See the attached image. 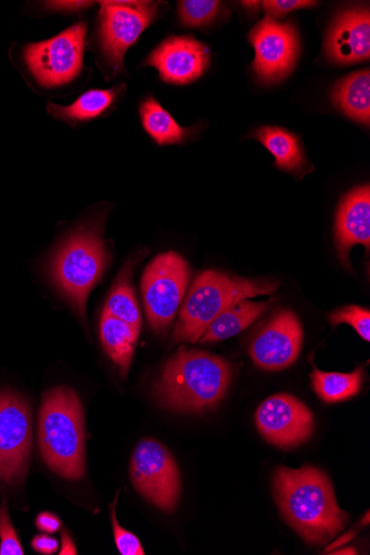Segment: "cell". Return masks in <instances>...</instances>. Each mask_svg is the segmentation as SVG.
<instances>
[{"mask_svg":"<svg viewBox=\"0 0 370 555\" xmlns=\"http://www.w3.org/2000/svg\"><path fill=\"white\" fill-rule=\"evenodd\" d=\"M279 508L286 522L309 544H327L349 521L330 478L320 469L280 467L275 475Z\"/></svg>","mask_w":370,"mask_h":555,"instance_id":"cell-1","label":"cell"},{"mask_svg":"<svg viewBox=\"0 0 370 555\" xmlns=\"http://www.w3.org/2000/svg\"><path fill=\"white\" fill-rule=\"evenodd\" d=\"M232 379V366L208 352L181 347L154 385L153 396L166 410L201 414L215 409Z\"/></svg>","mask_w":370,"mask_h":555,"instance_id":"cell-2","label":"cell"},{"mask_svg":"<svg viewBox=\"0 0 370 555\" xmlns=\"http://www.w3.org/2000/svg\"><path fill=\"white\" fill-rule=\"evenodd\" d=\"M38 435L41 456L52 472L69 480L84 477V411L73 389L59 387L43 395Z\"/></svg>","mask_w":370,"mask_h":555,"instance_id":"cell-3","label":"cell"},{"mask_svg":"<svg viewBox=\"0 0 370 555\" xmlns=\"http://www.w3.org/2000/svg\"><path fill=\"white\" fill-rule=\"evenodd\" d=\"M278 287L276 281L235 278L213 270L203 272L194 281L183 302L174 343H197L209 324L235 302L259 295H272Z\"/></svg>","mask_w":370,"mask_h":555,"instance_id":"cell-4","label":"cell"},{"mask_svg":"<svg viewBox=\"0 0 370 555\" xmlns=\"http://www.w3.org/2000/svg\"><path fill=\"white\" fill-rule=\"evenodd\" d=\"M107 263V248L91 228L75 231L52 260V279L82 319L88 296Z\"/></svg>","mask_w":370,"mask_h":555,"instance_id":"cell-5","label":"cell"},{"mask_svg":"<svg viewBox=\"0 0 370 555\" xmlns=\"http://www.w3.org/2000/svg\"><path fill=\"white\" fill-rule=\"evenodd\" d=\"M190 281V269L176 251L157 256L145 269L141 289L146 318L155 332L175 319Z\"/></svg>","mask_w":370,"mask_h":555,"instance_id":"cell-6","label":"cell"},{"mask_svg":"<svg viewBox=\"0 0 370 555\" xmlns=\"http://www.w3.org/2000/svg\"><path fill=\"white\" fill-rule=\"evenodd\" d=\"M130 477L138 492L156 508L173 514L179 502L181 479L169 450L153 439L137 446L130 464Z\"/></svg>","mask_w":370,"mask_h":555,"instance_id":"cell-7","label":"cell"},{"mask_svg":"<svg viewBox=\"0 0 370 555\" xmlns=\"http://www.w3.org/2000/svg\"><path fill=\"white\" fill-rule=\"evenodd\" d=\"M87 25L77 24L46 41L28 44L25 60L44 87H60L74 80L82 68Z\"/></svg>","mask_w":370,"mask_h":555,"instance_id":"cell-8","label":"cell"},{"mask_svg":"<svg viewBox=\"0 0 370 555\" xmlns=\"http://www.w3.org/2000/svg\"><path fill=\"white\" fill-rule=\"evenodd\" d=\"M100 43L107 66L124 70L127 50L152 24L157 12L153 2H100Z\"/></svg>","mask_w":370,"mask_h":555,"instance_id":"cell-9","label":"cell"},{"mask_svg":"<svg viewBox=\"0 0 370 555\" xmlns=\"http://www.w3.org/2000/svg\"><path fill=\"white\" fill-rule=\"evenodd\" d=\"M31 449V417L26 401L0 390V480L18 483L25 476Z\"/></svg>","mask_w":370,"mask_h":555,"instance_id":"cell-10","label":"cell"},{"mask_svg":"<svg viewBox=\"0 0 370 555\" xmlns=\"http://www.w3.org/2000/svg\"><path fill=\"white\" fill-rule=\"evenodd\" d=\"M250 40L255 49L253 69L263 81L282 80L293 70L299 40L292 23L267 16L252 29Z\"/></svg>","mask_w":370,"mask_h":555,"instance_id":"cell-11","label":"cell"},{"mask_svg":"<svg viewBox=\"0 0 370 555\" xmlns=\"http://www.w3.org/2000/svg\"><path fill=\"white\" fill-rule=\"evenodd\" d=\"M256 427L270 443L292 449L305 442L312 434V413L305 403L288 393L268 398L258 408Z\"/></svg>","mask_w":370,"mask_h":555,"instance_id":"cell-12","label":"cell"},{"mask_svg":"<svg viewBox=\"0 0 370 555\" xmlns=\"http://www.w3.org/2000/svg\"><path fill=\"white\" fill-rule=\"evenodd\" d=\"M303 327L294 312L277 313L253 339L250 356L254 364L268 372L292 366L301 354Z\"/></svg>","mask_w":370,"mask_h":555,"instance_id":"cell-13","label":"cell"},{"mask_svg":"<svg viewBox=\"0 0 370 555\" xmlns=\"http://www.w3.org/2000/svg\"><path fill=\"white\" fill-rule=\"evenodd\" d=\"M209 63L208 48L191 37H171L146 61L166 82L187 85L200 78Z\"/></svg>","mask_w":370,"mask_h":555,"instance_id":"cell-14","label":"cell"},{"mask_svg":"<svg viewBox=\"0 0 370 555\" xmlns=\"http://www.w3.org/2000/svg\"><path fill=\"white\" fill-rule=\"evenodd\" d=\"M326 49L329 59L340 65L369 61V10H352L340 15L330 29Z\"/></svg>","mask_w":370,"mask_h":555,"instance_id":"cell-15","label":"cell"},{"mask_svg":"<svg viewBox=\"0 0 370 555\" xmlns=\"http://www.w3.org/2000/svg\"><path fill=\"white\" fill-rule=\"evenodd\" d=\"M336 245L340 259L349 268V250L362 245L369 251L370 245V188L368 184L347 193L341 202L335 225Z\"/></svg>","mask_w":370,"mask_h":555,"instance_id":"cell-16","label":"cell"},{"mask_svg":"<svg viewBox=\"0 0 370 555\" xmlns=\"http://www.w3.org/2000/svg\"><path fill=\"white\" fill-rule=\"evenodd\" d=\"M275 298L267 301L253 302L242 299L209 324L200 338V343H216L226 340L240 334L266 313L275 302Z\"/></svg>","mask_w":370,"mask_h":555,"instance_id":"cell-17","label":"cell"},{"mask_svg":"<svg viewBox=\"0 0 370 555\" xmlns=\"http://www.w3.org/2000/svg\"><path fill=\"white\" fill-rule=\"evenodd\" d=\"M140 331L131 325L103 312L100 323V338L102 346L120 369L126 378L135 354Z\"/></svg>","mask_w":370,"mask_h":555,"instance_id":"cell-18","label":"cell"},{"mask_svg":"<svg viewBox=\"0 0 370 555\" xmlns=\"http://www.w3.org/2000/svg\"><path fill=\"white\" fill-rule=\"evenodd\" d=\"M333 99L336 106L349 118L369 126L370 121V72L360 70L340 81Z\"/></svg>","mask_w":370,"mask_h":555,"instance_id":"cell-19","label":"cell"},{"mask_svg":"<svg viewBox=\"0 0 370 555\" xmlns=\"http://www.w3.org/2000/svg\"><path fill=\"white\" fill-rule=\"evenodd\" d=\"M253 137L270 151L281 170L299 172L304 168L303 150L294 134L278 127H261Z\"/></svg>","mask_w":370,"mask_h":555,"instance_id":"cell-20","label":"cell"},{"mask_svg":"<svg viewBox=\"0 0 370 555\" xmlns=\"http://www.w3.org/2000/svg\"><path fill=\"white\" fill-rule=\"evenodd\" d=\"M123 88L124 86L120 85L110 90H90L80 95L71 106L50 104L48 112L56 118L71 122L90 120L107 111Z\"/></svg>","mask_w":370,"mask_h":555,"instance_id":"cell-21","label":"cell"},{"mask_svg":"<svg viewBox=\"0 0 370 555\" xmlns=\"http://www.w3.org/2000/svg\"><path fill=\"white\" fill-rule=\"evenodd\" d=\"M365 370L359 366L349 374L324 373L317 369L311 376L312 389L329 403L342 402L356 396L362 388Z\"/></svg>","mask_w":370,"mask_h":555,"instance_id":"cell-22","label":"cell"},{"mask_svg":"<svg viewBox=\"0 0 370 555\" xmlns=\"http://www.w3.org/2000/svg\"><path fill=\"white\" fill-rule=\"evenodd\" d=\"M140 114L144 129L158 144L179 143L188 137V130L179 126L153 98L144 101Z\"/></svg>","mask_w":370,"mask_h":555,"instance_id":"cell-23","label":"cell"},{"mask_svg":"<svg viewBox=\"0 0 370 555\" xmlns=\"http://www.w3.org/2000/svg\"><path fill=\"white\" fill-rule=\"evenodd\" d=\"M131 268L127 266L119 274L110 294L104 311L141 332V317L135 291L130 282Z\"/></svg>","mask_w":370,"mask_h":555,"instance_id":"cell-24","label":"cell"},{"mask_svg":"<svg viewBox=\"0 0 370 555\" xmlns=\"http://www.w3.org/2000/svg\"><path fill=\"white\" fill-rule=\"evenodd\" d=\"M221 9L214 0H183L179 3V15L187 26L199 27L214 21Z\"/></svg>","mask_w":370,"mask_h":555,"instance_id":"cell-25","label":"cell"},{"mask_svg":"<svg viewBox=\"0 0 370 555\" xmlns=\"http://www.w3.org/2000/svg\"><path fill=\"white\" fill-rule=\"evenodd\" d=\"M333 326L350 325L366 341L370 340V312L368 309L352 306L340 309L328 317Z\"/></svg>","mask_w":370,"mask_h":555,"instance_id":"cell-26","label":"cell"},{"mask_svg":"<svg viewBox=\"0 0 370 555\" xmlns=\"http://www.w3.org/2000/svg\"><path fill=\"white\" fill-rule=\"evenodd\" d=\"M24 550L11 522L7 502L0 507V555H23Z\"/></svg>","mask_w":370,"mask_h":555,"instance_id":"cell-27","label":"cell"},{"mask_svg":"<svg viewBox=\"0 0 370 555\" xmlns=\"http://www.w3.org/2000/svg\"><path fill=\"white\" fill-rule=\"evenodd\" d=\"M117 498L112 507V521L115 541L118 550L123 555H144V550L139 541V539L128 530L124 529L116 517V506H117Z\"/></svg>","mask_w":370,"mask_h":555,"instance_id":"cell-28","label":"cell"},{"mask_svg":"<svg viewBox=\"0 0 370 555\" xmlns=\"http://www.w3.org/2000/svg\"><path fill=\"white\" fill-rule=\"evenodd\" d=\"M316 2H307V0H268L263 2V8L266 10L268 17L282 18L289 13L315 7Z\"/></svg>","mask_w":370,"mask_h":555,"instance_id":"cell-29","label":"cell"},{"mask_svg":"<svg viewBox=\"0 0 370 555\" xmlns=\"http://www.w3.org/2000/svg\"><path fill=\"white\" fill-rule=\"evenodd\" d=\"M59 541L50 535H36L31 541L33 548L40 554H54L59 550Z\"/></svg>","mask_w":370,"mask_h":555,"instance_id":"cell-30","label":"cell"},{"mask_svg":"<svg viewBox=\"0 0 370 555\" xmlns=\"http://www.w3.org/2000/svg\"><path fill=\"white\" fill-rule=\"evenodd\" d=\"M36 526L40 531L51 534L61 530L62 521L56 515L42 513L37 517Z\"/></svg>","mask_w":370,"mask_h":555,"instance_id":"cell-31","label":"cell"},{"mask_svg":"<svg viewBox=\"0 0 370 555\" xmlns=\"http://www.w3.org/2000/svg\"><path fill=\"white\" fill-rule=\"evenodd\" d=\"M92 2H48L47 7L59 11H78L92 7Z\"/></svg>","mask_w":370,"mask_h":555,"instance_id":"cell-32","label":"cell"},{"mask_svg":"<svg viewBox=\"0 0 370 555\" xmlns=\"http://www.w3.org/2000/svg\"><path fill=\"white\" fill-rule=\"evenodd\" d=\"M64 539H65L64 544H66L65 546H67V547H68V554H76V551H75V548L73 547V542H72V540L68 538V535H67V534H64Z\"/></svg>","mask_w":370,"mask_h":555,"instance_id":"cell-33","label":"cell"},{"mask_svg":"<svg viewBox=\"0 0 370 555\" xmlns=\"http://www.w3.org/2000/svg\"><path fill=\"white\" fill-rule=\"evenodd\" d=\"M331 554H357V553H356V550L349 547V548L333 551V553H331Z\"/></svg>","mask_w":370,"mask_h":555,"instance_id":"cell-34","label":"cell"},{"mask_svg":"<svg viewBox=\"0 0 370 555\" xmlns=\"http://www.w3.org/2000/svg\"><path fill=\"white\" fill-rule=\"evenodd\" d=\"M241 4H243L246 8H251V9H258V5H259L258 2H242Z\"/></svg>","mask_w":370,"mask_h":555,"instance_id":"cell-35","label":"cell"}]
</instances>
